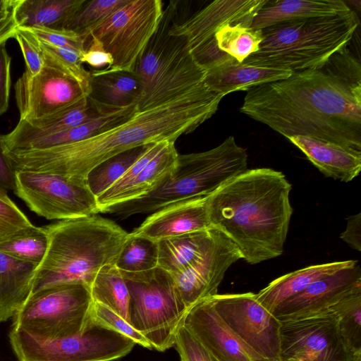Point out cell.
Listing matches in <instances>:
<instances>
[{
	"label": "cell",
	"mask_w": 361,
	"mask_h": 361,
	"mask_svg": "<svg viewBox=\"0 0 361 361\" xmlns=\"http://www.w3.org/2000/svg\"><path fill=\"white\" fill-rule=\"evenodd\" d=\"M137 110V105L114 109L68 130L17 142L6 147V150L44 149L82 141L126 121Z\"/></svg>",
	"instance_id": "obj_29"
},
{
	"label": "cell",
	"mask_w": 361,
	"mask_h": 361,
	"mask_svg": "<svg viewBox=\"0 0 361 361\" xmlns=\"http://www.w3.org/2000/svg\"><path fill=\"white\" fill-rule=\"evenodd\" d=\"M209 197V196H208ZM208 197L172 203L149 216L129 235L154 242L211 227Z\"/></svg>",
	"instance_id": "obj_21"
},
{
	"label": "cell",
	"mask_w": 361,
	"mask_h": 361,
	"mask_svg": "<svg viewBox=\"0 0 361 361\" xmlns=\"http://www.w3.org/2000/svg\"><path fill=\"white\" fill-rule=\"evenodd\" d=\"M44 228L48 246L37 267L32 294L69 283L90 287L102 268L115 264L129 234L96 214L61 220Z\"/></svg>",
	"instance_id": "obj_4"
},
{
	"label": "cell",
	"mask_w": 361,
	"mask_h": 361,
	"mask_svg": "<svg viewBox=\"0 0 361 361\" xmlns=\"http://www.w3.org/2000/svg\"><path fill=\"white\" fill-rule=\"evenodd\" d=\"M176 15L171 1L151 38L135 72L143 87L137 104L144 110L174 99L204 82L206 69L192 56L185 39L169 32Z\"/></svg>",
	"instance_id": "obj_7"
},
{
	"label": "cell",
	"mask_w": 361,
	"mask_h": 361,
	"mask_svg": "<svg viewBox=\"0 0 361 361\" xmlns=\"http://www.w3.org/2000/svg\"><path fill=\"white\" fill-rule=\"evenodd\" d=\"M80 61L82 63H87L94 70H107L113 64V58L98 39L90 37L86 42L85 50L80 56Z\"/></svg>",
	"instance_id": "obj_45"
},
{
	"label": "cell",
	"mask_w": 361,
	"mask_h": 361,
	"mask_svg": "<svg viewBox=\"0 0 361 361\" xmlns=\"http://www.w3.org/2000/svg\"><path fill=\"white\" fill-rule=\"evenodd\" d=\"M6 43L0 44V116L8 108L11 87V58L7 52Z\"/></svg>",
	"instance_id": "obj_46"
},
{
	"label": "cell",
	"mask_w": 361,
	"mask_h": 361,
	"mask_svg": "<svg viewBox=\"0 0 361 361\" xmlns=\"http://www.w3.org/2000/svg\"><path fill=\"white\" fill-rule=\"evenodd\" d=\"M288 70L255 66L229 56L206 69L204 79L208 89L223 97L236 91H247L261 84L286 79Z\"/></svg>",
	"instance_id": "obj_23"
},
{
	"label": "cell",
	"mask_w": 361,
	"mask_h": 361,
	"mask_svg": "<svg viewBox=\"0 0 361 361\" xmlns=\"http://www.w3.org/2000/svg\"><path fill=\"white\" fill-rule=\"evenodd\" d=\"M93 302L86 284L51 286L32 294L13 317L12 326L42 338L77 335L92 323Z\"/></svg>",
	"instance_id": "obj_9"
},
{
	"label": "cell",
	"mask_w": 361,
	"mask_h": 361,
	"mask_svg": "<svg viewBox=\"0 0 361 361\" xmlns=\"http://www.w3.org/2000/svg\"><path fill=\"white\" fill-rule=\"evenodd\" d=\"M214 228L161 240L158 244V267L176 275L186 269L206 248Z\"/></svg>",
	"instance_id": "obj_31"
},
{
	"label": "cell",
	"mask_w": 361,
	"mask_h": 361,
	"mask_svg": "<svg viewBox=\"0 0 361 361\" xmlns=\"http://www.w3.org/2000/svg\"><path fill=\"white\" fill-rule=\"evenodd\" d=\"M291 189L281 171L247 169L208 197L211 226L226 235L251 264L277 257L283 252L293 212Z\"/></svg>",
	"instance_id": "obj_3"
},
{
	"label": "cell",
	"mask_w": 361,
	"mask_h": 361,
	"mask_svg": "<svg viewBox=\"0 0 361 361\" xmlns=\"http://www.w3.org/2000/svg\"><path fill=\"white\" fill-rule=\"evenodd\" d=\"M21 49L26 66L25 71L35 75L43 68L44 59L37 38L28 30L17 27L14 37Z\"/></svg>",
	"instance_id": "obj_43"
},
{
	"label": "cell",
	"mask_w": 361,
	"mask_h": 361,
	"mask_svg": "<svg viewBox=\"0 0 361 361\" xmlns=\"http://www.w3.org/2000/svg\"><path fill=\"white\" fill-rule=\"evenodd\" d=\"M16 173V171L6 152L3 135L0 133V188L6 191H14Z\"/></svg>",
	"instance_id": "obj_47"
},
{
	"label": "cell",
	"mask_w": 361,
	"mask_h": 361,
	"mask_svg": "<svg viewBox=\"0 0 361 361\" xmlns=\"http://www.w3.org/2000/svg\"><path fill=\"white\" fill-rule=\"evenodd\" d=\"M39 41L47 44L73 50L81 56L85 50V42L78 33L66 29L46 27L25 28Z\"/></svg>",
	"instance_id": "obj_41"
},
{
	"label": "cell",
	"mask_w": 361,
	"mask_h": 361,
	"mask_svg": "<svg viewBox=\"0 0 361 361\" xmlns=\"http://www.w3.org/2000/svg\"><path fill=\"white\" fill-rule=\"evenodd\" d=\"M14 90L20 120L25 121L63 111L90 95L75 79L47 63L35 75L25 71L15 83Z\"/></svg>",
	"instance_id": "obj_16"
},
{
	"label": "cell",
	"mask_w": 361,
	"mask_h": 361,
	"mask_svg": "<svg viewBox=\"0 0 361 361\" xmlns=\"http://www.w3.org/2000/svg\"><path fill=\"white\" fill-rule=\"evenodd\" d=\"M17 27L13 10L5 17L0 18V44L13 37Z\"/></svg>",
	"instance_id": "obj_49"
},
{
	"label": "cell",
	"mask_w": 361,
	"mask_h": 361,
	"mask_svg": "<svg viewBox=\"0 0 361 361\" xmlns=\"http://www.w3.org/2000/svg\"><path fill=\"white\" fill-rule=\"evenodd\" d=\"M8 336L18 361H114L127 355L136 344L92 321L84 332L70 336L42 338L13 326Z\"/></svg>",
	"instance_id": "obj_10"
},
{
	"label": "cell",
	"mask_w": 361,
	"mask_h": 361,
	"mask_svg": "<svg viewBox=\"0 0 361 361\" xmlns=\"http://www.w3.org/2000/svg\"><path fill=\"white\" fill-rule=\"evenodd\" d=\"M361 289V268L356 264L322 278L283 301L273 314L281 322L326 313L344 298Z\"/></svg>",
	"instance_id": "obj_18"
},
{
	"label": "cell",
	"mask_w": 361,
	"mask_h": 361,
	"mask_svg": "<svg viewBox=\"0 0 361 361\" xmlns=\"http://www.w3.org/2000/svg\"><path fill=\"white\" fill-rule=\"evenodd\" d=\"M210 299L243 342L266 361H281V322L259 303L255 293L216 294Z\"/></svg>",
	"instance_id": "obj_15"
},
{
	"label": "cell",
	"mask_w": 361,
	"mask_h": 361,
	"mask_svg": "<svg viewBox=\"0 0 361 361\" xmlns=\"http://www.w3.org/2000/svg\"><path fill=\"white\" fill-rule=\"evenodd\" d=\"M281 361H361L341 333L338 317L329 311L281 322Z\"/></svg>",
	"instance_id": "obj_14"
},
{
	"label": "cell",
	"mask_w": 361,
	"mask_h": 361,
	"mask_svg": "<svg viewBox=\"0 0 361 361\" xmlns=\"http://www.w3.org/2000/svg\"><path fill=\"white\" fill-rule=\"evenodd\" d=\"M174 347L180 361H219L183 326L177 333Z\"/></svg>",
	"instance_id": "obj_44"
},
{
	"label": "cell",
	"mask_w": 361,
	"mask_h": 361,
	"mask_svg": "<svg viewBox=\"0 0 361 361\" xmlns=\"http://www.w3.org/2000/svg\"><path fill=\"white\" fill-rule=\"evenodd\" d=\"M240 259L242 255L235 245L214 228L204 250L186 269L171 276L188 310L218 294L226 271Z\"/></svg>",
	"instance_id": "obj_17"
},
{
	"label": "cell",
	"mask_w": 361,
	"mask_h": 361,
	"mask_svg": "<svg viewBox=\"0 0 361 361\" xmlns=\"http://www.w3.org/2000/svg\"><path fill=\"white\" fill-rule=\"evenodd\" d=\"M47 246L48 236L44 226L32 225L0 240V252L37 265L43 260Z\"/></svg>",
	"instance_id": "obj_33"
},
{
	"label": "cell",
	"mask_w": 361,
	"mask_h": 361,
	"mask_svg": "<svg viewBox=\"0 0 361 361\" xmlns=\"http://www.w3.org/2000/svg\"><path fill=\"white\" fill-rule=\"evenodd\" d=\"M164 15L161 0H128L81 35L85 44L98 39L113 58L111 71L135 72Z\"/></svg>",
	"instance_id": "obj_11"
},
{
	"label": "cell",
	"mask_w": 361,
	"mask_h": 361,
	"mask_svg": "<svg viewBox=\"0 0 361 361\" xmlns=\"http://www.w3.org/2000/svg\"><path fill=\"white\" fill-rule=\"evenodd\" d=\"M18 0H0V18L8 15L14 8Z\"/></svg>",
	"instance_id": "obj_50"
},
{
	"label": "cell",
	"mask_w": 361,
	"mask_h": 361,
	"mask_svg": "<svg viewBox=\"0 0 361 361\" xmlns=\"http://www.w3.org/2000/svg\"><path fill=\"white\" fill-rule=\"evenodd\" d=\"M39 42L44 63L51 65L73 77L90 93V73L83 68L80 56L73 50Z\"/></svg>",
	"instance_id": "obj_39"
},
{
	"label": "cell",
	"mask_w": 361,
	"mask_h": 361,
	"mask_svg": "<svg viewBox=\"0 0 361 361\" xmlns=\"http://www.w3.org/2000/svg\"><path fill=\"white\" fill-rule=\"evenodd\" d=\"M287 139L326 177L347 183L360 172L361 151L305 136H290Z\"/></svg>",
	"instance_id": "obj_22"
},
{
	"label": "cell",
	"mask_w": 361,
	"mask_h": 361,
	"mask_svg": "<svg viewBox=\"0 0 361 361\" xmlns=\"http://www.w3.org/2000/svg\"><path fill=\"white\" fill-rule=\"evenodd\" d=\"M267 0H216L211 2L182 23L173 20L169 27L172 35L183 37L195 61L207 69L230 56L221 51L215 34L227 24L250 25Z\"/></svg>",
	"instance_id": "obj_13"
},
{
	"label": "cell",
	"mask_w": 361,
	"mask_h": 361,
	"mask_svg": "<svg viewBox=\"0 0 361 361\" xmlns=\"http://www.w3.org/2000/svg\"><path fill=\"white\" fill-rule=\"evenodd\" d=\"M85 0H18L13 9L18 27L64 29Z\"/></svg>",
	"instance_id": "obj_30"
},
{
	"label": "cell",
	"mask_w": 361,
	"mask_h": 361,
	"mask_svg": "<svg viewBox=\"0 0 361 361\" xmlns=\"http://www.w3.org/2000/svg\"><path fill=\"white\" fill-rule=\"evenodd\" d=\"M183 326L219 361H266L226 324L210 298L188 310Z\"/></svg>",
	"instance_id": "obj_20"
},
{
	"label": "cell",
	"mask_w": 361,
	"mask_h": 361,
	"mask_svg": "<svg viewBox=\"0 0 361 361\" xmlns=\"http://www.w3.org/2000/svg\"><path fill=\"white\" fill-rule=\"evenodd\" d=\"M89 98L111 110L137 105L143 96L142 82L135 72L93 70Z\"/></svg>",
	"instance_id": "obj_26"
},
{
	"label": "cell",
	"mask_w": 361,
	"mask_h": 361,
	"mask_svg": "<svg viewBox=\"0 0 361 361\" xmlns=\"http://www.w3.org/2000/svg\"><path fill=\"white\" fill-rule=\"evenodd\" d=\"M357 262L350 259L308 266L274 279L256 293V298L273 313L279 304L300 293L312 283Z\"/></svg>",
	"instance_id": "obj_28"
},
{
	"label": "cell",
	"mask_w": 361,
	"mask_h": 361,
	"mask_svg": "<svg viewBox=\"0 0 361 361\" xmlns=\"http://www.w3.org/2000/svg\"><path fill=\"white\" fill-rule=\"evenodd\" d=\"M351 11L341 0H267L254 17L250 27L262 30L282 22L334 16Z\"/></svg>",
	"instance_id": "obj_25"
},
{
	"label": "cell",
	"mask_w": 361,
	"mask_h": 361,
	"mask_svg": "<svg viewBox=\"0 0 361 361\" xmlns=\"http://www.w3.org/2000/svg\"><path fill=\"white\" fill-rule=\"evenodd\" d=\"M128 0H85L74 13L64 29L81 35L97 25Z\"/></svg>",
	"instance_id": "obj_38"
},
{
	"label": "cell",
	"mask_w": 361,
	"mask_h": 361,
	"mask_svg": "<svg viewBox=\"0 0 361 361\" xmlns=\"http://www.w3.org/2000/svg\"><path fill=\"white\" fill-rule=\"evenodd\" d=\"M92 321L97 324L114 330L135 341L136 344L152 349L147 340L130 324L106 305L94 301L91 314Z\"/></svg>",
	"instance_id": "obj_40"
},
{
	"label": "cell",
	"mask_w": 361,
	"mask_h": 361,
	"mask_svg": "<svg viewBox=\"0 0 361 361\" xmlns=\"http://www.w3.org/2000/svg\"><path fill=\"white\" fill-rule=\"evenodd\" d=\"M240 111L282 135L361 151V66L345 46L322 66L247 91Z\"/></svg>",
	"instance_id": "obj_1"
},
{
	"label": "cell",
	"mask_w": 361,
	"mask_h": 361,
	"mask_svg": "<svg viewBox=\"0 0 361 361\" xmlns=\"http://www.w3.org/2000/svg\"><path fill=\"white\" fill-rule=\"evenodd\" d=\"M123 273H138L158 266V244L153 240L128 234L114 264Z\"/></svg>",
	"instance_id": "obj_36"
},
{
	"label": "cell",
	"mask_w": 361,
	"mask_h": 361,
	"mask_svg": "<svg viewBox=\"0 0 361 361\" xmlns=\"http://www.w3.org/2000/svg\"><path fill=\"white\" fill-rule=\"evenodd\" d=\"M224 97L200 84L86 140L51 148L8 152L16 171L54 173L85 180L90 171L126 150L173 142L193 132L218 110Z\"/></svg>",
	"instance_id": "obj_2"
},
{
	"label": "cell",
	"mask_w": 361,
	"mask_h": 361,
	"mask_svg": "<svg viewBox=\"0 0 361 361\" xmlns=\"http://www.w3.org/2000/svg\"><path fill=\"white\" fill-rule=\"evenodd\" d=\"M90 290L94 301L106 305L130 323L128 288L115 265L105 266L99 271Z\"/></svg>",
	"instance_id": "obj_32"
},
{
	"label": "cell",
	"mask_w": 361,
	"mask_h": 361,
	"mask_svg": "<svg viewBox=\"0 0 361 361\" xmlns=\"http://www.w3.org/2000/svg\"><path fill=\"white\" fill-rule=\"evenodd\" d=\"M33 225L23 212L0 188V240Z\"/></svg>",
	"instance_id": "obj_42"
},
{
	"label": "cell",
	"mask_w": 361,
	"mask_h": 361,
	"mask_svg": "<svg viewBox=\"0 0 361 361\" xmlns=\"http://www.w3.org/2000/svg\"><path fill=\"white\" fill-rule=\"evenodd\" d=\"M15 194L48 220H65L99 212L85 180L61 175L16 171Z\"/></svg>",
	"instance_id": "obj_12"
},
{
	"label": "cell",
	"mask_w": 361,
	"mask_h": 361,
	"mask_svg": "<svg viewBox=\"0 0 361 361\" xmlns=\"http://www.w3.org/2000/svg\"><path fill=\"white\" fill-rule=\"evenodd\" d=\"M179 154L168 142L153 157L145 152L110 188L96 197L99 212L143 196L157 188L176 169Z\"/></svg>",
	"instance_id": "obj_19"
},
{
	"label": "cell",
	"mask_w": 361,
	"mask_h": 361,
	"mask_svg": "<svg viewBox=\"0 0 361 361\" xmlns=\"http://www.w3.org/2000/svg\"><path fill=\"white\" fill-rule=\"evenodd\" d=\"M248 155L233 136L207 151L179 154L175 170L155 189L104 213L122 218L154 212L172 203L208 197L247 169Z\"/></svg>",
	"instance_id": "obj_6"
},
{
	"label": "cell",
	"mask_w": 361,
	"mask_h": 361,
	"mask_svg": "<svg viewBox=\"0 0 361 361\" xmlns=\"http://www.w3.org/2000/svg\"><path fill=\"white\" fill-rule=\"evenodd\" d=\"M121 273L130 294V325L152 349L164 352L174 346L188 310L173 277L158 267L143 272Z\"/></svg>",
	"instance_id": "obj_8"
},
{
	"label": "cell",
	"mask_w": 361,
	"mask_h": 361,
	"mask_svg": "<svg viewBox=\"0 0 361 361\" xmlns=\"http://www.w3.org/2000/svg\"><path fill=\"white\" fill-rule=\"evenodd\" d=\"M358 25L353 10L342 15L276 23L262 29L259 49L243 62L292 72L317 68L348 45Z\"/></svg>",
	"instance_id": "obj_5"
},
{
	"label": "cell",
	"mask_w": 361,
	"mask_h": 361,
	"mask_svg": "<svg viewBox=\"0 0 361 361\" xmlns=\"http://www.w3.org/2000/svg\"><path fill=\"white\" fill-rule=\"evenodd\" d=\"M113 110L102 107L88 97L81 102L52 115L29 121L19 120L12 131L3 135L5 148L25 139L68 130Z\"/></svg>",
	"instance_id": "obj_24"
},
{
	"label": "cell",
	"mask_w": 361,
	"mask_h": 361,
	"mask_svg": "<svg viewBox=\"0 0 361 361\" xmlns=\"http://www.w3.org/2000/svg\"><path fill=\"white\" fill-rule=\"evenodd\" d=\"M37 266L0 252V322L13 318L30 297Z\"/></svg>",
	"instance_id": "obj_27"
},
{
	"label": "cell",
	"mask_w": 361,
	"mask_h": 361,
	"mask_svg": "<svg viewBox=\"0 0 361 361\" xmlns=\"http://www.w3.org/2000/svg\"><path fill=\"white\" fill-rule=\"evenodd\" d=\"M149 145L137 147L123 152L92 169L85 178L91 192L97 197L106 191L145 153Z\"/></svg>",
	"instance_id": "obj_34"
},
{
	"label": "cell",
	"mask_w": 361,
	"mask_h": 361,
	"mask_svg": "<svg viewBox=\"0 0 361 361\" xmlns=\"http://www.w3.org/2000/svg\"><path fill=\"white\" fill-rule=\"evenodd\" d=\"M341 334L350 348L361 354V289L348 295L332 307Z\"/></svg>",
	"instance_id": "obj_37"
},
{
	"label": "cell",
	"mask_w": 361,
	"mask_h": 361,
	"mask_svg": "<svg viewBox=\"0 0 361 361\" xmlns=\"http://www.w3.org/2000/svg\"><path fill=\"white\" fill-rule=\"evenodd\" d=\"M340 238L353 249L361 251V213L347 218L345 230L341 233Z\"/></svg>",
	"instance_id": "obj_48"
},
{
	"label": "cell",
	"mask_w": 361,
	"mask_h": 361,
	"mask_svg": "<svg viewBox=\"0 0 361 361\" xmlns=\"http://www.w3.org/2000/svg\"><path fill=\"white\" fill-rule=\"evenodd\" d=\"M219 49L242 63L255 53L262 40V30L253 29L247 23L227 24L215 34Z\"/></svg>",
	"instance_id": "obj_35"
}]
</instances>
